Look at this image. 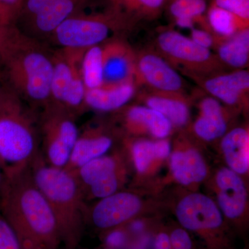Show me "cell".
Segmentation results:
<instances>
[{"label": "cell", "mask_w": 249, "mask_h": 249, "mask_svg": "<svg viewBox=\"0 0 249 249\" xmlns=\"http://www.w3.org/2000/svg\"><path fill=\"white\" fill-rule=\"evenodd\" d=\"M0 213L10 224L22 249H59L61 235L53 212L27 168L6 176Z\"/></svg>", "instance_id": "6da1fadb"}, {"label": "cell", "mask_w": 249, "mask_h": 249, "mask_svg": "<svg viewBox=\"0 0 249 249\" xmlns=\"http://www.w3.org/2000/svg\"><path fill=\"white\" fill-rule=\"evenodd\" d=\"M53 53L40 41L13 27L3 58L1 76L24 102L42 109L51 103Z\"/></svg>", "instance_id": "7a4b0ae2"}, {"label": "cell", "mask_w": 249, "mask_h": 249, "mask_svg": "<svg viewBox=\"0 0 249 249\" xmlns=\"http://www.w3.org/2000/svg\"><path fill=\"white\" fill-rule=\"evenodd\" d=\"M29 168L56 219L64 248L78 249L87 215L84 193L79 183L70 172L49 165L40 152Z\"/></svg>", "instance_id": "3957f363"}, {"label": "cell", "mask_w": 249, "mask_h": 249, "mask_svg": "<svg viewBox=\"0 0 249 249\" xmlns=\"http://www.w3.org/2000/svg\"><path fill=\"white\" fill-rule=\"evenodd\" d=\"M39 153L35 115L14 90L0 85V168L5 176L22 171Z\"/></svg>", "instance_id": "277c9868"}, {"label": "cell", "mask_w": 249, "mask_h": 249, "mask_svg": "<svg viewBox=\"0 0 249 249\" xmlns=\"http://www.w3.org/2000/svg\"><path fill=\"white\" fill-rule=\"evenodd\" d=\"M129 20L110 4L105 13H89L85 6L69 18L51 36L62 49L86 50L106 42L112 31Z\"/></svg>", "instance_id": "5b68a950"}, {"label": "cell", "mask_w": 249, "mask_h": 249, "mask_svg": "<svg viewBox=\"0 0 249 249\" xmlns=\"http://www.w3.org/2000/svg\"><path fill=\"white\" fill-rule=\"evenodd\" d=\"M75 116L52 103L42 109L37 121L40 152L49 165L60 168L66 166L80 133Z\"/></svg>", "instance_id": "8992f818"}, {"label": "cell", "mask_w": 249, "mask_h": 249, "mask_svg": "<svg viewBox=\"0 0 249 249\" xmlns=\"http://www.w3.org/2000/svg\"><path fill=\"white\" fill-rule=\"evenodd\" d=\"M85 51L61 49L53 52L51 103L61 106L75 116L85 106L86 88L81 74Z\"/></svg>", "instance_id": "52a82bcc"}, {"label": "cell", "mask_w": 249, "mask_h": 249, "mask_svg": "<svg viewBox=\"0 0 249 249\" xmlns=\"http://www.w3.org/2000/svg\"><path fill=\"white\" fill-rule=\"evenodd\" d=\"M91 0H24L15 26L31 37H49Z\"/></svg>", "instance_id": "ba28073f"}, {"label": "cell", "mask_w": 249, "mask_h": 249, "mask_svg": "<svg viewBox=\"0 0 249 249\" xmlns=\"http://www.w3.org/2000/svg\"><path fill=\"white\" fill-rule=\"evenodd\" d=\"M137 79L155 92L181 94L183 82L181 76L163 58L155 53H144L136 58Z\"/></svg>", "instance_id": "9c48e42d"}, {"label": "cell", "mask_w": 249, "mask_h": 249, "mask_svg": "<svg viewBox=\"0 0 249 249\" xmlns=\"http://www.w3.org/2000/svg\"><path fill=\"white\" fill-rule=\"evenodd\" d=\"M157 45L170 60L191 70L211 68L215 62L210 49L196 45L178 31H163L157 37Z\"/></svg>", "instance_id": "30bf717a"}, {"label": "cell", "mask_w": 249, "mask_h": 249, "mask_svg": "<svg viewBox=\"0 0 249 249\" xmlns=\"http://www.w3.org/2000/svg\"><path fill=\"white\" fill-rule=\"evenodd\" d=\"M176 213L181 225L192 231H211L223 222L222 214L212 199L196 193L185 196L178 203Z\"/></svg>", "instance_id": "8fae6325"}, {"label": "cell", "mask_w": 249, "mask_h": 249, "mask_svg": "<svg viewBox=\"0 0 249 249\" xmlns=\"http://www.w3.org/2000/svg\"><path fill=\"white\" fill-rule=\"evenodd\" d=\"M142 202L138 196L122 192L101 199L91 210L89 219L98 229H109L119 227L138 213Z\"/></svg>", "instance_id": "7c38bea8"}, {"label": "cell", "mask_w": 249, "mask_h": 249, "mask_svg": "<svg viewBox=\"0 0 249 249\" xmlns=\"http://www.w3.org/2000/svg\"><path fill=\"white\" fill-rule=\"evenodd\" d=\"M135 54L127 44L114 40L103 46V85H115L133 81Z\"/></svg>", "instance_id": "4fadbf2b"}, {"label": "cell", "mask_w": 249, "mask_h": 249, "mask_svg": "<svg viewBox=\"0 0 249 249\" xmlns=\"http://www.w3.org/2000/svg\"><path fill=\"white\" fill-rule=\"evenodd\" d=\"M216 181L218 202L223 213L230 219L240 217L247 204V190L242 178L232 170L224 168L218 172Z\"/></svg>", "instance_id": "5bb4252c"}, {"label": "cell", "mask_w": 249, "mask_h": 249, "mask_svg": "<svg viewBox=\"0 0 249 249\" xmlns=\"http://www.w3.org/2000/svg\"><path fill=\"white\" fill-rule=\"evenodd\" d=\"M113 139L99 129L87 128L80 132L64 169L71 173L90 160L105 155L112 146Z\"/></svg>", "instance_id": "9a60e30c"}, {"label": "cell", "mask_w": 249, "mask_h": 249, "mask_svg": "<svg viewBox=\"0 0 249 249\" xmlns=\"http://www.w3.org/2000/svg\"><path fill=\"white\" fill-rule=\"evenodd\" d=\"M204 88L217 100L229 106L237 104L248 94L249 73L245 70L217 75L205 81Z\"/></svg>", "instance_id": "2e32d148"}, {"label": "cell", "mask_w": 249, "mask_h": 249, "mask_svg": "<svg viewBox=\"0 0 249 249\" xmlns=\"http://www.w3.org/2000/svg\"><path fill=\"white\" fill-rule=\"evenodd\" d=\"M136 87L133 81L115 85H102L86 89L85 106L95 110L110 111L124 107L133 98Z\"/></svg>", "instance_id": "e0dca14e"}, {"label": "cell", "mask_w": 249, "mask_h": 249, "mask_svg": "<svg viewBox=\"0 0 249 249\" xmlns=\"http://www.w3.org/2000/svg\"><path fill=\"white\" fill-rule=\"evenodd\" d=\"M170 168L175 179L186 186L200 182L207 175L202 157L194 149L174 152L170 158Z\"/></svg>", "instance_id": "ac0fdd59"}, {"label": "cell", "mask_w": 249, "mask_h": 249, "mask_svg": "<svg viewBox=\"0 0 249 249\" xmlns=\"http://www.w3.org/2000/svg\"><path fill=\"white\" fill-rule=\"evenodd\" d=\"M200 110L201 116L194 125L196 135L208 142L222 137L227 124L219 101L213 97L204 98L200 103Z\"/></svg>", "instance_id": "d6986e66"}, {"label": "cell", "mask_w": 249, "mask_h": 249, "mask_svg": "<svg viewBox=\"0 0 249 249\" xmlns=\"http://www.w3.org/2000/svg\"><path fill=\"white\" fill-rule=\"evenodd\" d=\"M249 134L247 129L237 127L226 134L222 149L231 170L237 174L247 173L249 168Z\"/></svg>", "instance_id": "ffe728a7"}, {"label": "cell", "mask_w": 249, "mask_h": 249, "mask_svg": "<svg viewBox=\"0 0 249 249\" xmlns=\"http://www.w3.org/2000/svg\"><path fill=\"white\" fill-rule=\"evenodd\" d=\"M150 94L145 98L147 107L163 114L173 125L182 127L188 123L189 108L180 94L159 92Z\"/></svg>", "instance_id": "44dd1931"}, {"label": "cell", "mask_w": 249, "mask_h": 249, "mask_svg": "<svg viewBox=\"0 0 249 249\" xmlns=\"http://www.w3.org/2000/svg\"><path fill=\"white\" fill-rule=\"evenodd\" d=\"M125 116L129 126L142 125L159 139L166 138L173 127V124L163 114L147 106L131 107Z\"/></svg>", "instance_id": "7402d4cb"}, {"label": "cell", "mask_w": 249, "mask_h": 249, "mask_svg": "<svg viewBox=\"0 0 249 249\" xmlns=\"http://www.w3.org/2000/svg\"><path fill=\"white\" fill-rule=\"evenodd\" d=\"M118 171L119 164L115 157L103 155L90 160L71 173L84 192L88 187L109 178Z\"/></svg>", "instance_id": "603a6c76"}, {"label": "cell", "mask_w": 249, "mask_h": 249, "mask_svg": "<svg viewBox=\"0 0 249 249\" xmlns=\"http://www.w3.org/2000/svg\"><path fill=\"white\" fill-rule=\"evenodd\" d=\"M218 55L226 65L237 70H243L249 62V28L225 39L218 47Z\"/></svg>", "instance_id": "cb8c5ba5"}, {"label": "cell", "mask_w": 249, "mask_h": 249, "mask_svg": "<svg viewBox=\"0 0 249 249\" xmlns=\"http://www.w3.org/2000/svg\"><path fill=\"white\" fill-rule=\"evenodd\" d=\"M207 10L206 0H170L169 5L170 14L177 25L191 30L196 22L204 21Z\"/></svg>", "instance_id": "d4e9b609"}, {"label": "cell", "mask_w": 249, "mask_h": 249, "mask_svg": "<svg viewBox=\"0 0 249 249\" xmlns=\"http://www.w3.org/2000/svg\"><path fill=\"white\" fill-rule=\"evenodd\" d=\"M134 164L139 173H143L152 160L165 159L170 153V144L165 139L157 142L148 140L138 141L132 149Z\"/></svg>", "instance_id": "484cf974"}, {"label": "cell", "mask_w": 249, "mask_h": 249, "mask_svg": "<svg viewBox=\"0 0 249 249\" xmlns=\"http://www.w3.org/2000/svg\"><path fill=\"white\" fill-rule=\"evenodd\" d=\"M208 25L217 35L229 38L235 35L238 31L249 28V22L228 12L225 10L211 4L208 8Z\"/></svg>", "instance_id": "4316f807"}, {"label": "cell", "mask_w": 249, "mask_h": 249, "mask_svg": "<svg viewBox=\"0 0 249 249\" xmlns=\"http://www.w3.org/2000/svg\"><path fill=\"white\" fill-rule=\"evenodd\" d=\"M81 74L86 89L100 88L103 84V46L87 49L81 61Z\"/></svg>", "instance_id": "83f0119b"}, {"label": "cell", "mask_w": 249, "mask_h": 249, "mask_svg": "<svg viewBox=\"0 0 249 249\" xmlns=\"http://www.w3.org/2000/svg\"><path fill=\"white\" fill-rule=\"evenodd\" d=\"M167 0H110V4L127 19L158 16Z\"/></svg>", "instance_id": "f1b7e54d"}, {"label": "cell", "mask_w": 249, "mask_h": 249, "mask_svg": "<svg viewBox=\"0 0 249 249\" xmlns=\"http://www.w3.org/2000/svg\"><path fill=\"white\" fill-rule=\"evenodd\" d=\"M24 0H0V25L15 26Z\"/></svg>", "instance_id": "f546056e"}, {"label": "cell", "mask_w": 249, "mask_h": 249, "mask_svg": "<svg viewBox=\"0 0 249 249\" xmlns=\"http://www.w3.org/2000/svg\"><path fill=\"white\" fill-rule=\"evenodd\" d=\"M212 4L249 22V0H213Z\"/></svg>", "instance_id": "4dcf8cb0"}, {"label": "cell", "mask_w": 249, "mask_h": 249, "mask_svg": "<svg viewBox=\"0 0 249 249\" xmlns=\"http://www.w3.org/2000/svg\"><path fill=\"white\" fill-rule=\"evenodd\" d=\"M0 249H22L16 234L0 213Z\"/></svg>", "instance_id": "1f68e13d"}, {"label": "cell", "mask_w": 249, "mask_h": 249, "mask_svg": "<svg viewBox=\"0 0 249 249\" xmlns=\"http://www.w3.org/2000/svg\"><path fill=\"white\" fill-rule=\"evenodd\" d=\"M172 249H193V242L189 234L182 229H177L170 235Z\"/></svg>", "instance_id": "d6a6232c"}, {"label": "cell", "mask_w": 249, "mask_h": 249, "mask_svg": "<svg viewBox=\"0 0 249 249\" xmlns=\"http://www.w3.org/2000/svg\"><path fill=\"white\" fill-rule=\"evenodd\" d=\"M191 39L196 45L204 48L210 49L214 45L213 36L204 29H192Z\"/></svg>", "instance_id": "836d02e7"}, {"label": "cell", "mask_w": 249, "mask_h": 249, "mask_svg": "<svg viewBox=\"0 0 249 249\" xmlns=\"http://www.w3.org/2000/svg\"><path fill=\"white\" fill-rule=\"evenodd\" d=\"M13 27H3L0 25V77H1L5 49H6Z\"/></svg>", "instance_id": "e575fe53"}, {"label": "cell", "mask_w": 249, "mask_h": 249, "mask_svg": "<svg viewBox=\"0 0 249 249\" xmlns=\"http://www.w3.org/2000/svg\"><path fill=\"white\" fill-rule=\"evenodd\" d=\"M126 241V235L121 231H114L107 236V244L111 248L121 247L124 245Z\"/></svg>", "instance_id": "d590c367"}, {"label": "cell", "mask_w": 249, "mask_h": 249, "mask_svg": "<svg viewBox=\"0 0 249 249\" xmlns=\"http://www.w3.org/2000/svg\"><path fill=\"white\" fill-rule=\"evenodd\" d=\"M154 249H172L170 235L165 232H160L156 236L153 245Z\"/></svg>", "instance_id": "8d00e7d4"}, {"label": "cell", "mask_w": 249, "mask_h": 249, "mask_svg": "<svg viewBox=\"0 0 249 249\" xmlns=\"http://www.w3.org/2000/svg\"><path fill=\"white\" fill-rule=\"evenodd\" d=\"M132 229L134 232H139L143 229V224L141 221H137L132 224Z\"/></svg>", "instance_id": "74e56055"}, {"label": "cell", "mask_w": 249, "mask_h": 249, "mask_svg": "<svg viewBox=\"0 0 249 249\" xmlns=\"http://www.w3.org/2000/svg\"><path fill=\"white\" fill-rule=\"evenodd\" d=\"M5 179H6V176L2 170L0 168V195H1V191L3 189V186H4Z\"/></svg>", "instance_id": "f35d334b"}]
</instances>
